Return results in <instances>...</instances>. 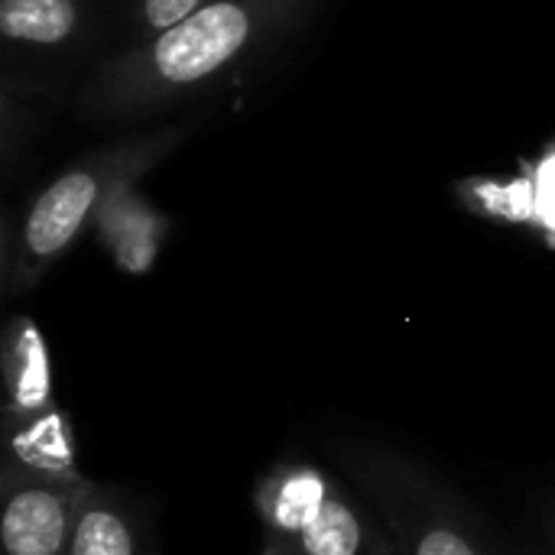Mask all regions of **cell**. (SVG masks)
Masks as SVG:
<instances>
[{"mask_svg":"<svg viewBox=\"0 0 555 555\" xmlns=\"http://www.w3.org/2000/svg\"><path fill=\"white\" fill-rule=\"evenodd\" d=\"M319 0H211L179 26L130 42L88 81L78 114L127 124L179 107L296 29Z\"/></svg>","mask_w":555,"mask_h":555,"instance_id":"obj_1","label":"cell"},{"mask_svg":"<svg viewBox=\"0 0 555 555\" xmlns=\"http://www.w3.org/2000/svg\"><path fill=\"white\" fill-rule=\"evenodd\" d=\"M185 140L182 127H159L91 150L59 172L23 211L3 241V293H29L88 231L104 202L127 182H140Z\"/></svg>","mask_w":555,"mask_h":555,"instance_id":"obj_2","label":"cell"},{"mask_svg":"<svg viewBox=\"0 0 555 555\" xmlns=\"http://www.w3.org/2000/svg\"><path fill=\"white\" fill-rule=\"evenodd\" d=\"M332 455L384 517L400 555H514L446 478L403 449L345 439Z\"/></svg>","mask_w":555,"mask_h":555,"instance_id":"obj_3","label":"cell"},{"mask_svg":"<svg viewBox=\"0 0 555 555\" xmlns=\"http://www.w3.org/2000/svg\"><path fill=\"white\" fill-rule=\"evenodd\" d=\"M263 546L289 555H400L384 517L348 481L315 462L283 459L254 488Z\"/></svg>","mask_w":555,"mask_h":555,"instance_id":"obj_4","label":"cell"},{"mask_svg":"<svg viewBox=\"0 0 555 555\" xmlns=\"http://www.w3.org/2000/svg\"><path fill=\"white\" fill-rule=\"evenodd\" d=\"M88 478L81 472H39L0 465V555H68L78 504Z\"/></svg>","mask_w":555,"mask_h":555,"instance_id":"obj_5","label":"cell"},{"mask_svg":"<svg viewBox=\"0 0 555 555\" xmlns=\"http://www.w3.org/2000/svg\"><path fill=\"white\" fill-rule=\"evenodd\" d=\"M68 555H159L150 507L117 485H85Z\"/></svg>","mask_w":555,"mask_h":555,"instance_id":"obj_6","label":"cell"},{"mask_svg":"<svg viewBox=\"0 0 555 555\" xmlns=\"http://www.w3.org/2000/svg\"><path fill=\"white\" fill-rule=\"evenodd\" d=\"M140 182L120 185L94 218V234L111 260L133 276H143L159 260L169 234V218L137 189Z\"/></svg>","mask_w":555,"mask_h":555,"instance_id":"obj_7","label":"cell"},{"mask_svg":"<svg viewBox=\"0 0 555 555\" xmlns=\"http://www.w3.org/2000/svg\"><path fill=\"white\" fill-rule=\"evenodd\" d=\"M3 387H7L3 426L29 423L55 410L49 348L29 315L10 319L3 332Z\"/></svg>","mask_w":555,"mask_h":555,"instance_id":"obj_8","label":"cell"},{"mask_svg":"<svg viewBox=\"0 0 555 555\" xmlns=\"http://www.w3.org/2000/svg\"><path fill=\"white\" fill-rule=\"evenodd\" d=\"M81 26L78 0H0V36L13 46L55 49Z\"/></svg>","mask_w":555,"mask_h":555,"instance_id":"obj_9","label":"cell"},{"mask_svg":"<svg viewBox=\"0 0 555 555\" xmlns=\"http://www.w3.org/2000/svg\"><path fill=\"white\" fill-rule=\"evenodd\" d=\"M211 0H137L133 42H146V39L179 26L182 20H189L192 13H198Z\"/></svg>","mask_w":555,"mask_h":555,"instance_id":"obj_10","label":"cell"},{"mask_svg":"<svg viewBox=\"0 0 555 555\" xmlns=\"http://www.w3.org/2000/svg\"><path fill=\"white\" fill-rule=\"evenodd\" d=\"M543 537H546V555H555V504L546 511L543 520Z\"/></svg>","mask_w":555,"mask_h":555,"instance_id":"obj_11","label":"cell"},{"mask_svg":"<svg viewBox=\"0 0 555 555\" xmlns=\"http://www.w3.org/2000/svg\"><path fill=\"white\" fill-rule=\"evenodd\" d=\"M260 555H289V553H283V550H276V546H260Z\"/></svg>","mask_w":555,"mask_h":555,"instance_id":"obj_12","label":"cell"}]
</instances>
